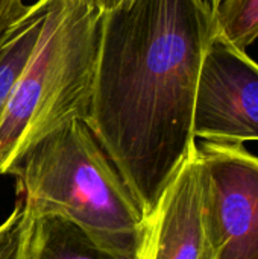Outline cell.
<instances>
[{"instance_id": "cell-1", "label": "cell", "mask_w": 258, "mask_h": 259, "mask_svg": "<svg viewBox=\"0 0 258 259\" xmlns=\"http://www.w3.org/2000/svg\"><path fill=\"white\" fill-rule=\"evenodd\" d=\"M214 36L207 0H125L100 15L87 123L146 217L196 143L198 82Z\"/></svg>"}, {"instance_id": "cell-2", "label": "cell", "mask_w": 258, "mask_h": 259, "mask_svg": "<svg viewBox=\"0 0 258 259\" xmlns=\"http://www.w3.org/2000/svg\"><path fill=\"white\" fill-rule=\"evenodd\" d=\"M6 175L17 178L30 217H61L111 249H141L148 217L85 120L38 140Z\"/></svg>"}, {"instance_id": "cell-3", "label": "cell", "mask_w": 258, "mask_h": 259, "mask_svg": "<svg viewBox=\"0 0 258 259\" xmlns=\"http://www.w3.org/2000/svg\"><path fill=\"white\" fill-rule=\"evenodd\" d=\"M100 15L97 0H53L35 53L0 112V175L61 124L88 120Z\"/></svg>"}, {"instance_id": "cell-4", "label": "cell", "mask_w": 258, "mask_h": 259, "mask_svg": "<svg viewBox=\"0 0 258 259\" xmlns=\"http://www.w3.org/2000/svg\"><path fill=\"white\" fill-rule=\"evenodd\" d=\"M213 259H258V158L242 143H198Z\"/></svg>"}, {"instance_id": "cell-5", "label": "cell", "mask_w": 258, "mask_h": 259, "mask_svg": "<svg viewBox=\"0 0 258 259\" xmlns=\"http://www.w3.org/2000/svg\"><path fill=\"white\" fill-rule=\"evenodd\" d=\"M193 135L204 141H258V62L220 36L204 56Z\"/></svg>"}, {"instance_id": "cell-6", "label": "cell", "mask_w": 258, "mask_h": 259, "mask_svg": "<svg viewBox=\"0 0 258 259\" xmlns=\"http://www.w3.org/2000/svg\"><path fill=\"white\" fill-rule=\"evenodd\" d=\"M141 259H213L196 143L146 219Z\"/></svg>"}, {"instance_id": "cell-7", "label": "cell", "mask_w": 258, "mask_h": 259, "mask_svg": "<svg viewBox=\"0 0 258 259\" xmlns=\"http://www.w3.org/2000/svg\"><path fill=\"white\" fill-rule=\"evenodd\" d=\"M23 259H141V249H111L65 219L41 215L30 217Z\"/></svg>"}, {"instance_id": "cell-8", "label": "cell", "mask_w": 258, "mask_h": 259, "mask_svg": "<svg viewBox=\"0 0 258 259\" xmlns=\"http://www.w3.org/2000/svg\"><path fill=\"white\" fill-rule=\"evenodd\" d=\"M52 3L53 0H36L29 5L0 44V112L35 53Z\"/></svg>"}, {"instance_id": "cell-9", "label": "cell", "mask_w": 258, "mask_h": 259, "mask_svg": "<svg viewBox=\"0 0 258 259\" xmlns=\"http://www.w3.org/2000/svg\"><path fill=\"white\" fill-rule=\"evenodd\" d=\"M216 36L246 52L258 39V0H222L214 9Z\"/></svg>"}, {"instance_id": "cell-10", "label": "cell", "mask_w": 258, "mask_h": 259, "mask_svg": "<svg viewBox=\"0 0 258 259\" xmlns=\"http://www.w3.org/2000/svg\"><path fill=\"white\" fill-rule=\"evenodd\" d=\"M27 226V219L20 209H12L0 223V259H23Z\"/></svg>"}, {"instance_id": "cell-11", "label": "cell", "mask_w": 258, "mask_h": 259, "mask_svg": "<svg viewBox=\"0 0 258 259\" xmlns=\"http://www.w3.org/2000/svg\"><path fill=\"white\" fill-rule=\"evenodd\" d=\"M29 9L23 0H0V44L9 29L24 15Z\"/></svg>"}, {"instance_id": "cell-12", "label": "cell", "mask_w": 258, "mask_h": 259, "mask_svg": "<svg viewBox=\"0 0 258 259\" xmlns=\"http://www.w3.org/2000/svg\"><path fill=\"white\" fill-rule=\"evenodd\" d=\"M125 0H97V5H99V8H100L102 12H106V11L114 9L116 6H119Z\"/></svg>"}, {"instance_id": "cell-13", "label": "cell", "mask_w": 258, "mask_h": 259, "mask_svg": "<svg viewBox=\"0 0 258 259\" xmlns=\"http://www.w3.org/2000/svg\"><path fill=\"white\" fill-rule=\"evenodd\" d=\"M208 3H210V6L213 8V9H216L217 6H219V3L222 2V0H207Z\"/></svg>"}]
</instances>
